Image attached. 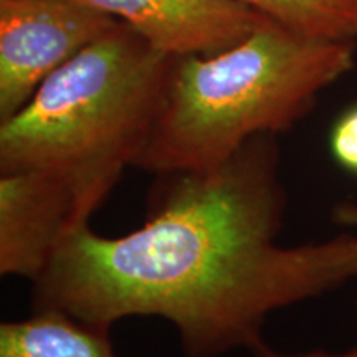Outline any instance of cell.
<instances>
[{
    "label": "cell",
    "mask_w": 357,
    "mask_h": 357,
    "mask_svg": "<svg viewBox=\"0 0 357 357\" xmlns=\"http://www.w3.org/2000/svg\"><path fill=\"white\" fill-rule=\"evenodd\" d=\"M288 195L276 136L250 139L208 171L155 174L144 223L121 236L73 229L33 281V311L108 329L153 316L182 357L261 344L271 312L357 283V227L280 245Z\"/></svg>",
    "instance_id": "1"
},
{
    "label": "cell",
    "mask_w": 357,
    "mask_h": 357,
    "mask_svg": "<svg viewBox=\"0 0 357 357\" xmlns=\"http://www.w3.org/2000/svg\"><path fill=\"white\" fill-rule=\"evenodd\" d=\"M176 58L119 22L0 121V172L60 177L73 192L78 220L89 223L149 144Z\"/></svg>",
    "instance_id": "2"
},
{
    "label": "cell",
    "mask_w": 357,
    "mask_h": 357,
    "mask_svg": "<svg viewBox=\"0 0 357 357\" xmlns=\"http://www.w3.org/2000/svg\"><path fill=\"white\" fill-rule=\"evenodd\" d=\"M356 45L307 38L270 20L225 52L177 56L136 167L154 176L208 171L253 137L289 131L354 68Z\"/></svg>",
    "instance_id": "3"
},
{
    "label": "cell",
    "mask_w": 357,
    "mask_h": 357,
    "mask_svg": "<svg viewBox=\"0 0 357 357\" xmlns=\"http://www.w3.org/2000/svg\"><path fill=\"white\" fill-rule=\"evenodd\" d=\"M119 24L78 0H0V121L40 84Z\"/></svg>",
    "instance_id": "4"
},
{
    "label": "cell",
    "mask_w": 357,
    "mask_h": 357,
    "mask_svg": "<svg viewBox=\"0 0 357 357\" xmlns=\"http://www.w3.org/2000/svg\"><path fill=\"white\" fill-rule=\"evenodd\" d=\"M79 225L66 182L50 172H0V275L33 283Z\"/></svg>",
    "instance_id": "5"
},
{
    "label": "cell",
    "mask_w": 357,
    "mask_h": 357,
    "mask_svg": "<svg viewBox=\"0 0 357 357\" xmlns=\"http://www.w3.org/2000/svg\"><path fill=\"white\" fill-rule=\"evenodd\" d=\"M109 13L159 52L208 56L273 20L240 0H78Z\"/></svg>",
    "instance_id": "6"
},
{
    "label": "cell",
    "mask_w": 357,
    "mask_h": 357,
    "mask_svg": "<svg viewBox=\"0 0 357 357\" xmlns=\"http://www.w3.org/2000/svg\"><path fill=\"white\" fill-rule=\"evenodd\" d=\"M109 333L65 312L33 311L0 324V357H123Z\"/></svg>",
    "instance_id": "7"
},
{
    "label": "cell",
    "mask_w": 357,
    "mask_h": 357,
    "mask_svg": "<svg viewBox=\"0 0 357 357\" xmlns=\"http://www.w3.org/2000/svg\"><path fill=\"white\" fill-rule=\"evenodd\" d=\"M303 37L357 43V0H240Z\"/></svg>",
    "instance_id": "8"
},
{
    "label": "cell",
    "mask_w": 357,
    "mask_h": 357,
    "mask_svg": "<svg viewBox=\"0 0 357 357\" xmlns=\"http://www.w3.org/2000/svg\"><path fill=\"white\" fill-rule=\"evenodd\" d=\"M329 149L339 167L357 176V105L344 111L334 123Z\"/></svg>",
    "instance_id": "9"
},
{
    "label": "cell",
    "mask_w": 357,
    "mask_h": 357,
    "mask_svg": "<svg viewBox=\"0 0 357 357\" xmlns=\"http://www.w3.org/2000/svg\"><path fill=\"white\" fill-rule=\"evenodd\" d=\"M252 357H357V344L347 347L344 351H324V349H311L300 352H284L271 347L266 341L258 344L252 352Z\"/></svg>",
    "instance_id": "10"
},
{
    "label": "cell",
    "mask_w": 357,
    "mask_h": 357,
    "mask_svg": "<svg viewBox=\"0 0 357 357\" xmlns=\"http://www.w3.org/2000/svg\"><path fill=\"white\" fill-rule=\"evenodd\" d=\"M336 218L344 227H357V205H341L336 212Z\"/></svg>",
    "instance_id": "11"
}]
</instances>
